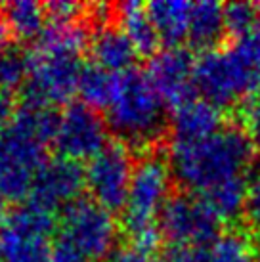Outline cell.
Masks as SVG:
<instances>
[{"label": "cell", "instance_id": "obj_1", "mask_svg": "<svg viewBox=\"0 0 260 262\" xmlns=\"http://www.w3.org/2000/svg\"><path fill=\"white\" fill-rule=\"evenodd\" d=\"M58 119L54 110L21 105L0 128V211L31 197L46 149L56 138Z\"/></svg>", "mask_w": 260, "mask_h": 262}, {"label": "cell", "instance_id": "obj_2", "mask_svg": "<svg viewBox=\"0 0 260 262\" xmlns=\"http://www.w3.org/2000/svg\"><path fill=\"white\" fill-rule=\"evenodd\" d=\"M254 153L241 126H224L199 142H172L168 163L178 182L203 195L226 180L245 176Z\"/></svg>", "mask_w": 260, "mask_h": 262}, {"label": "cell", "instance_id": "obj_3", "mask_svg": "<svg viewBox=\"0 0 260 262\" xmlns=\"http://www.w3.org/2000/svg\"><path fill=\"white\" fill-rule=\"evenodd\" d=\"M170 163L159 153H147L134 165L128 199L123 211L124 233L130 245L153 253L159 247V216L172 189Z\"/></svg>", "mask_w": 260, "mask_h": 262}, {"label": "cell", "instance_id": "obj_4", "mask_svg": "<svg viewBox=\"0 0 260 262\" xmlns=\"http://www.w3.org/2000/svg\"><path fill=\"white\" fill-rule=\"evenodd\" d=\"M165 110L166 105L147 73L134 67L117 75L115 92L105 110V123L124 144H149L163 132Z\"/></svg>", "mask_w": 260, "mask_h": 262}, {"label": "cell", "instance_id": "obj_5", "mask_svg": "<svg viewBox=\"0 0 260 262\" xmlns=\"http://www.w3.org/2000/svg\"><path fill=\"white\" fill-rule=\"evenodd\" d=\"M258 67L237 44L205 50L195 58V90L220 110L243 100L258 88Z\"/></svg>", "mask_w": 260, "mask_h": 262}, {"label": "cell", "instance_id": "obj_6", "mask_svg": "<svg viewBox=\"0 0 260 262\" xmlns=\"http://www.w3.org/2000/svg\"><path fill=\"white\" fill-rule=\"evenodd\" d=\"M80 71V56L33 50L29 54V75L21 88L23 105L48 110L69 105L77 94Z\"/></svg>", "mask_w": 260, "mask_h": 262}, {"label": "cell", "instance_id": "obj_7", "mask_svg": "<svg viewBox=\"0 0 260 262\" xmlns=\"http://www.w3.org/2000/svg\"><path fill=\"white\" fill-rule=\"evenodd\" d=\"M58 233L88 262H105L115 251L119 230L113 212L105 211L92 199L80 197L61 211Z\"/></svg>", "mask_w": 260, "mask_h": 262}, {"label": "cell", "instance_id": "obj_8", "mask_svg": "<svg viewBox=\"0 0 260 262\" xmlns=\"http://www.w3.org/2000/svg\"><path fill=\"white\" fill-rule=\"evenodd\" d=\"M159 228L163 239L168 241L170 247H207L222 233L220 219L203 197L191 193L170 195L165 209L161 211Z\"/></svg>", "mask_w": 260, "mask_h": 262}, {"label": "cell", "instance_id": "obj_9", "mask_svg": "<svg viewBox=\"0 0 260 262\" xmlns=\"http://www.w3.org/2000/svg\"><path fill=\"white\" fill-rule=\"evenodd\" d=\"M132 153L124 142H109L84 168L90 199L109 212H123L134 172Z\"/></svg>", "mask_w": 260, "mask_h": 262}, {"label": "cell", "instance_id": "obj_10", "mask_svg": "<svg viewBox=\"0 0 260 262\" xmlns=\"http://www.w3.org/2000/svg\"><path fill=\"white\" fill-rule=\"evenodd\" d=\"M109 126L96 110L84 103H69L59 113L58 130L52 146L58 157L75 161H90L109 144Z\"/></svg>", "mask_w": 260, "mask_h": 262}, {"label": "cell", "instance_id": "obj_11", "mask_svg": "<svg viewBox=\"0 0 260 262\" xmlns=\"http://www.w3.org/2000/svg\"><path fill=\"white\" fill-rule=\"evenodd\" d=\"M147 77L163 103L170 110L197 98L195 56L184 46H166L149 58Z\"/></svg>", "mask_w": 260, "mask_h": 262}, {"label": "cell", "instance_id": "obj_12", "mask_svg": "<svg viewBox=\"0 0 260 262\" xmlns=\"http://www.w3.org/2000/svg\"><path fill=\"white\" fill-rule=\"evenodd\" d=\"M84 188L86 176L79 163L63 157L46 159L36 172L31 197L27 201H33L52 212H58L79 201Z\"/></svg>", "mask_w": 260, "mask_h": 262}, {"label": "cell", "instance_id": "obj_13", "mask_svg": "<svg viewBox=\"0 0 260 262\" xmlns=\"http://www.w3.org/2000/svg\"><path fill=\"white\" fill-rule=\"evenodd\" d=\"M224 128L222 110L203 98H193L170 113L172 142H199Z\"/></svg>", "mask_w": 260, "mask_h": 262}, {"label": "cell", "instance_id": "obj_14", "mask_svg": "<svg viewBox=\"0 0 260 262\" xmlns=\"http://www.w3.org/2000/svg\"><path fill=\"white\" fill-rule=\"evenodd\" d=\"M88 48L92 54V63L109 73L121 75L134 69L138 52L134 50L132 42L121 31V27L105 25V27L98 29L90 37Z\"/></svg>", "mask_w": 260, "mask_h": 262}, {"label": "cell", "instance_id": "obj_15", "mask_svg": "<svg viewBox=\"0 0 260 262\" xmlns=\"http://www.w3.org/2000/svg\"><path fill=\"white\" fill-rule=\"evenodd\" d=\"M147 15L166 46H182L188 38L191 2L184 0H155L145 4Z\"/></svg>", "mask_w": 260, "mask_h": 262}, {"label": "cell", "instance_id": "obj_16", "mask_svg": "<svg viewBox=\"0 0 260 262\" xmlns=\"http://www.w3.org/2000/svg\"><path fill=\"white\" fill-rule=\"evenodd\" d=\"M0 262H52V237L0 224Z\"/></svg>", "mask_w": 260, "mask_h": 262}, {"label": "cell", "instance_id": "obj_17", "mask_svg": "<svg viewBox=\"0 0 260 262\" xmlns=\"http://www.w3.org/2000/svg\"><path fill=\"white\" fill-rule=\"evenodd\" d=\"M119 27L132 42L138 56L153 58L161 46V38L147 15L145 4L140 2H123L117 6Z\"/></svg>", "mask_w": 260, "mask_h": 262}, {"label": "cell", "instance_id": "obj_18", "mask_svg": "<svg viewBox=\"0 0 260 262\" xmlns=\"http://www.w3.org/2000/svg\"><path fill=\"white\" fill-rule=\"evenodd\" d=\"M224 35V4L214 0L191 2L188 31L189 44L203 52L212 50Z\"/></svg>", "mask_w": 260, "mask_h": 262}, {"label": "cell", "instance_id": "obj_19", "mask_svg": "<svg viewBox=\"0 0 260 262\" xmlns=\"http://www.w3.org/2000/svg\"><path fill=\"white\" fill-rule=\"evenodd\" d=\"M2 15L6 19L10 35L19 40H38L46 27V6L35 0H14L8 2Z\"/></svg>", "mask_w": 260, "mask_h": 262}, {"label": "cell", "instance_id": "obj_20", "mask_svg": "<svg viewBox=\"0 0 260 262\" xmlns=\"http://www.w3.org/2000/svg\"><path fill=\"white\" fill-rule=\"evenodd\" d=\"M247 176L231 178L226 182L218 184L209 191L203 193L205 203L209 205L212 212L216 214L220 222H233L241 214H245V203H247Z\"/></svg>", "mask_w": 260, "mask_h": 262}, {"label": "cell", "instance_id": "obj_21", "mask_svg": "<svg viewBox=\"0 0 260 262\" xmlns=\"http://www.w3.org/2000/svg\"><path fill=\"white\" fill-rule=\"evenodd\" d=\"M88 44H90V37L79 21H48L42 35L36 40L35 50L80 56Z\"/></svg>", "mask_w": 260, "mask_h": 262}, {"label": "cell", "instance_id": "obj_22", "mask_svg": "<svg viewBox=\"0 0 260 262\" xmlns=\"http://www.w3.org/2000/svg\"><path fill=\"white\" fill-rule=\"evenodd\" d=\"M115 82L117 75L101 69L96 63H86L82 66V71H80L77 94L88 107L96 111L107 110L113 92H115Z\"/></svg>", "mask_w": 260, "mask_h": 262}, {"label": "cell", "instance_id": "obj_23", "mask_svg": "<svg viewBox=\"0 0 260 262\" xmlns=\"http://www.w3.org/2000/svg\"><path fill=\"white\" fill-rule=\"evenodd\" d=\"M209 262H256L254 243L241 230H228L209 247Z\"/></svg>", "mask_w": 260, "mask_h": 262}, {"label": "cell", "instance_id": "obj_24", "mask_svg": "<svg viewBox=\"0 0 260 262\" xmlns=\"http://www.w3.org/2000/svg\"><path fill=\"white\" fill-rule=\"evenodd\" d=\"M29 75V52L17 48L0 50V90L12 94L17 88H23Z\"/></svg>", "mask_w": 260, "mask_h": 262}, {"label": "cell", "instance_id": "obj_25", "mask_svg": "<svg viewBox=\"0 0 260 262\" xmlns=\"http://www.w3.org/2000/svg\"><path fill=\"white\" fill-rule=\"evenodd\" d=\"M260 8L251 2L224 4V29L228 35L241 40L258 27Z\"/></svg>", "mask_w": 260, "mask_h": 262}, {"label": "cell", "instance_id": "obj_26", "mask_svg": "<svg viewBox=\"0 0 260 262\" xmlns=\"http://www.w3.org/2000/svg\"><path fill=\"white\" fill-rule=\"evenodd\" d=\"M82 10H84V4L71 2V0H56V2L46 4L48 21H63V23L79 21V17L82 15Z\"/></svg>", "mask_w": 260, "mask_h": 262}, {"label": "cell", "instance_id": "obj_27", "mask_svg": "<svg viewBox=\"0 0 260 262\" xmlns=\"http://www.w3.org/2000/svg\"><path fill=\"white\" fill-rule=\"evenodd\" d=\"M241 119H243L241 128L247 134L249 142L253 144L254 151L260 153V102L247 103Z\"/></svg>", "mask_w": 260, "mask_h": 262}, {"label": "cell", "instance_id": "obj_28", "mask_svg": "<svg viewBox=\"0 0 260 262\" xmlns=\"http://www.w3.org/2000/svg\"><path fill=\"white\" fill-rule=\"evenodd\" d=\"M161 262H209V249L191 247V245L170 247Z\"/></svg>", "mask_w": 260, "mask_h": 262}, {"label": "cell", "instance_id": "obj_29", "mask_svg": "<svg viewBox=\"0 0 260 262\" xmlns=\"http://www.w3.org/2000/svg\"><path fill=\"white\" fill-rule=\"evenodd\" d=\"M52 262H88L73 247L69 241L61 237L58 232L52 237Z\"/></svg>", "mask_w": 260, "mask_h": 262}, {"label": "cell", "instance_id": "obj_30", "mask_svg": "<svg viewBox=\"0 0 260 262\" xmlns=\"http://www.w3.org/2000/svg\"><path fill=\"white\" fill-rule=\"evenodd\" d=\"M247 219L260 226V170L251 176L247 184V203H245Z\"/></svg>", "mask_w": 260, "mask_h": 262}, {"label": "cell", "instance_id": "obj_31", "mask_svg": "<svg viewBox=\"0 0 260 262\" xmlns=\"http://www.w3.org/2000/svg\"><path fill=\"white\" fill-rule=\"evenodd\" d=\"M105 262H161V260H157L153 256V253L142 251V249H138L128 243V245H123V247H117L107 256Z\"/></svg>", "mask_w": 260, "mask_h": 262}, {"label": "cell", "instance_id": "obj_32", "mask_svg": "<svg viewBox=\"0 0 260 262\" xmlns=\"http://www.w3.org/2000/svg\"><path fill=\"white\" fill-rule=\"evenodd\" d=\"M8 37H10V31H8V25H6L4 15H2V12H0V50H2V48H6L4 44H6Z\"/></svg>", "mask_w": 260, "mask_h": 262}, {"label": "cell", "instance_id": "obj_33", "mask_svg": "<svg viewBox=\"0 0 260 262\" xmlns=\"http://www.w3.org/2000/svg\"><path fill=\"white\" fill-rule=\"evenodd\" d=\"M254 253H256V262H260V230L258 235H256V241H254Z\"/></svg>", "mask_w": 260, "mask_h": 262}, {"label": "cell", "instance_id": "obj_34", "mask_svg": "<svg viewBox=\"0 0 260 262\" xmlns=\"http://www.w3.org/2000/svg\"><path fill=\"white\" fill-rule=\"evenodd\" d=\"M258 73H260V69H258ZM258 90H260V80H258Z\"/></svg>", "mask_w": 260, "mask_h": 262}]
</instances>
